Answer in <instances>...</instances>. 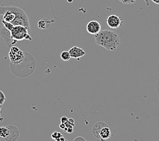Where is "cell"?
Wrapping results in <instances>:
<instances>
[{"label":"cell","instance_id":"obj_4","mask_svg":"<svg viewBox=\"0 0 159 141\" xmlns=\"http://www.w3.org/2000/svg\"><path fill=\"white\" fill-rule=\"evenodd\" d=\"M9 59L13 64H20L25 60V53L16 46H12L9 52Z\"/></svg>","mask_w":159,"mask_h":141},{"label":"cell","instance_id":"obj_17","mask_svg":"<svg viewBox=\"0 0 159 141\" xmlns=\"http://www.w3.org/2000/svg\"><path fill=\"white\" fill-rule=\"evenodd\" d=\"M69 121V119H68V118L66 117H62V118H61V123H62V124H65V123H66L67 121Z\"/></svg>","mask_w":159,"mask_h":141},{"label":"cell","instance_id":"obj_1","mask_svg":"<svg viewBox=\"0 0 159 141\" xmlns=\"http://www.w3.org/2000/svg\"><path fill=\"white\" fill-rule=\"evenodd\" d=\"M95 41L98 45L108 51H115L120 44L118 34L111 30H101L95 35Z\"/></svg>","mask_w":159,"mask_h":141},{"label":"cell","instance_id":"obj_3","mask_svg":"<svg viewBox=\"0 0 159 141\" xmlns=\"http://www.w3.org/2000/svg\"><path fill=\"white\" fill-rule=\"evenodd\" d=\"M10 33L12 39L16 41H20L25 40H32L31 36L29 34V29L25 26H14V27L10 31Z\"/></svg>","mask_w":159,"mask_h":141},{"label":"cell","instance_id":"obj_14","mask_svg":"<svg viewBox=\"0 0 159 141\" xmlns=\"http://www.w3.org/2000/svg\"><path fill=\"white\" fill-rule=\"evenodd\" d=\"M62 136V134L59 132H54V133H52V139L55 140L56 141H60V138H61Z\"/></svg>","mask_w":159,"mask_h":141},{"label":"cell","instance_id":"obj_21","mask_svg":"<svg viewBox=\"0 0 159 141\" xmlns=\"http://www.w3.org/2000/svg\"><path fill=\"white\" fill-rule=\"evenodd\" d=\"M152 2L156 3V4H159V0H152Z\"/></svg>","mask_w":159,"mask_h":141},{"label":"cell","instance_id":"obj_15","mask_svg":"<svg viewBox=\"0 0 159 141\" xmlns=\"http://www.w3.org/2000/svg\"><path fill=\"white\" fill-rule=\"evenodd\" d=\"M6 101V95L2 90H0V105H3Z\"/></svg>","mask_w":159,"mask_h":141},{"label":"cell","instance_id":"obj_5","mask_svg":"<svg viewBox=\"0 0 159 141\" xmlns=\"http://www.w3.org/2000/svg\"><path fill=\"white\" fill-rule=\"evenodd\" d=\"M107 23L110 28L118 29L122 25V19L119 16L115 14H112L107 19Z\"/></svg>","mask_w":159,"mask_h":141},{"label":"cell","instance_id":"obj_6","mask_svg":"<svg viewBox=\"0 0 159 141\" xmlns=\"http://www.w3.org/2000/svg\"><path fill=\"white\" fill-rule=\"evenodd\" d=\"M101 25L97 21H91L86 26V29L91 35H96L101 31Z\"/></svg>","mask_w":159,"mask_h":141},{"label":"cell","instance_id":"obj_11","mask_svg":"<svg viewBox=\"0 0 159 141\" xmlns=\"http://www.w3.org/2000/svg\"><path fill=\"white\" fill-rule=\"evenodd\" d=\"M9 134V129L7 127H0V136L6 139Z\"/></svg>","mask_w":159,"mask_h":141},{"label":"cell","instance_id":"obj_8","mask_svg":"<svg viewBox=\"0 0 159 141\" xmlns=\"http://www.w3.org/2000/svg\"><path fill=\"white\" fill-rule=\"evenodd\" d=\"M0 37H1V39L3 42H5L8 45H10V43L11 44L14 45L16 42V41L13 40L12 39V37H11L10 31H8L7 29H6L4 26H3V28L0 29Z\"/></svg>","mask_w":159,"mask_h":141},{"label":"cell","instance_id":"obj_18","mask_svg":"<svg viewBox=\"0 0 159 141\" xmlns=\"http://www.w3.org/2000/svg\"><path fill=\"white\" fill-rule=\"evenodd\" d=\"M3 111V107L2 106V105H0V121L3 120V117L2 116Z\"/></svg>","mask_w":159,"mask_h":141},{"label":"cell","instance_id":"obj_9","mask_svg":"<svg viewBox=\"0 0 159 141\" xmlns=\"http://www.w3.org/2000/svg\"><path fill=\"white\" fill-rule=\"evenodd\" d=\"M70 57L73 59H77V60H79L81 57L85 55V52L81 48L78 46H74L71 48L69 50Z\"/></svg>","mask_w":159,"mask_h":141},{"label":"cell","instance_id":"obj_10","mask_svg":"<svg viewBox=\"0 0 159 141\" xmlns=\"http://www.w3.org/2000/svg\"><path fill=\"white\" fill-rule=\"evenodd\" d=\"M53 22H54V21H50L48 19L44 18L40 20L38 22V23H37V25H38L39 28L41 29H46L49 28V26H50V24Z\"/></svg>","mask_w":159,"mask_h":141},{"label":"cell","instance_id":"obj_19","mask_svg":"<svg viewBox=\"0 0 159 141\" xmlns=\"http://www.w3.org/2000/svg\"><path fill=\"white\" fill-rule=\"evenodd\" d=\"M73 132V128H67V130H66V132L69 133V134H70V133H72Z\"/></svg>","mask_w":159,"mask_h":141},{"label":"cell","instance_id":"obj_12","mask_svg":"<svg viewBox=\"0 0 159 141\" xmlns=\"http://www.w3.org/2000/svg\"><path fill=\"white\" fill-rule=\"evenodd\" d=\"M60 58H61L62 60H64V61H69V60L71 58L69 52V51H66V50L63 51L61 53V54H60Z\"/></svg>","mask_w":159,"mask_h":141},{"label":"cell","instance_id":"obj_22","mask_svg":"<svg viewBox=\"0 0 159 141\" xmlns=\"http://www.w3.org/2000/svg\"><path fill=\"white\" fill-rule=\"evenodd\" d=\"M60 141H66V139H65V138H64V137L62 136L61 137V138H60Z\"/></svg>","mask_w":159,"mask_h":141},{"label":"cell","instance_id":"obj_23","mask_svg":"<svg viewBox=\"0 0 159 141\" xmlns=\"http://www.w3.org/2000/svg\"><path fill=\"white\" fill-rule=\"evenodd\" d=\"M0 141H6V139L4 138H2V137L0 136Z\"/></svg>","mask_w":159,"mask_h":141},{"label":"cell","instance_id":"obj_20","mask_svg":"<svg viewBox=\"0 0 159 141\" xmlns=\"http://www.w3.org/2000/svg\"><path fill=\"white\" fill-rule=\"evenodd\" d=\"M65 124H62V123H61V124H60V128H61V129H64V128H65Z\"/></svg>","mask_w":159,"mask_h":141},{"label":"cell","instance_id":"obj_2","mask_svg":"<svg viewBox=\"0 0 159 141\" xmlns=\"http://www.w3.org/2000/svg\"><path fill=\"white\" fill-rule=\"evenodd\" d=\"M92 133L93 136L100 141L107 140L111 136V132L108 125L102 121L98 122L93 125Z\"/></svg>","mask_w":159,"mask_h":141},{"label":"cell","instance_id":"obj_13","mask_svg":"<svg viewBox=\"0 0 159 141\" xmlns=\"http://www.w3.org/2000/svg\"><path fill=\"white\" fill-rule=\"evenodd\" d=\"M2 23L3 25V26L6 27L8 31H11L12 30V29L14 27V25L12 23V22H6L5 21H2Z\"/></svg>","mask_w":159,"mask_h":141},{"label":"cell","instance_id":"obj_16","mask_svg":"<svg viewBox=\"0 0 159 141\" xmlns=\"http://www.w3.org/2000/svg\"><path fill=\"white\" fill-rule=\"evenodd\" d=\"M119 1L124 4H131V3H135L136 0H119Z\"/></svg>","mask_w":159,"mask_h":141},{"label":"cell","instance_id":"obj_7","mask_svg":"<svg viewBox=\"0 0 159 141\" xmlns=\"http://www.w3.org/2000/svg\"><path fill=\"white\" fill-rule=\"evenodd\" d=\"M9 129V134L6 139V141H16L20 136L19 129L14 125H9L7 126Z\"/></svg>","mask_w":159,"mask_h":141}]
</instances>
